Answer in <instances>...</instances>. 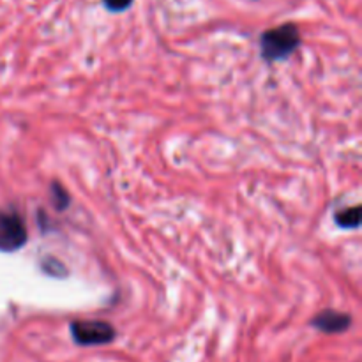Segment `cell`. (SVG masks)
Masks as SVG:
<instances>
[{"instance_id": "6da1fadb", "label": "cell", "mask_w": 362, "mask_h": 362, "mask_svg": "<svg viewBox=\"0 0 362 362\" xmlns=\"http://www.w3.org/2000/svg\"><path fill=\"white\" fill-rule=\"evenodd\" d=\"M299 45L300 34L296 23H283L276 28H269L260 37L262 57L269 62L288 59Z\"/></svg>"}, {"instance_id": "7a4b0ae2", "label": "cell", "mask_w": 362, "mask_h": 362, "mask_svg": "<svg viewBox=\"0 0 362 362\" xmlns=\"http://www.w3.org/2000/svg\"><path fill=\"white\" fill-rule=\"evenodd\" d=\"M71 336L81 346L106 345L115 339V329L108 322L76 320L71 324Z\"/></svg>"}, {"instance_id": "3957f363", "label": "cell", "mask_w": 362, "mask_h": 362, "mask_svg": "<svg viewBox=\"0 0 362 362\" xmlns=\"http://www.w3.org/2000/svg\"><path fill=\"white\" fill-rule=\"evenodd\" d=\"M27 243V228L23 219L14 211L0 212V251L13 253Z\"/></svg>"}, {"instance_id": "277c9868", "label": "cell", "mask_w": 362, "mask_h": 362, "mask_svg": "<svg viewBox=\"0 0 362 362\" xmlns=\"http://www.w3.org/2000/svg\"><path fill=\"white\" fill-rule=\"evenodd\" d=\"M350 324H352V318L349 315L334 310H327L313 318V327L320 329L322 332H327V334H338V332L346 331Z\"/></svg>"}, {"instance_id": "5b68a950", "label": "cell", "mask_w": 362, "mask_h": 362, "mask_svg": "<svg viewBox=\"0 0 362 362\" xmlns=\"http://www.w3.org/2000/svg\"><path fill=\"white\" fill-rule=\"evenodd\" d=\"M336 223L341 228H357L361 225V207L345 209L339 214H336Z\"/></svg>"}, {"instance_id": "8992f818", "label": "cell", "mask_w": 362, "mask_h": 362, "mask_svg": "<svg viewBox=\"0 0 362 362\" xmlns=\"http://www.w3.org/2000/svg\"><path fill=\"white\" fill-rule=\"evenodd\" d=\"M52 197L53 204H55V207L59 209V211H64V209L69 205V197H67L66 189H64L60 184H52Z\"/></svg>"}, {"instance_id": "52a82bcc", "label": "cell", "mask_w": 362, "mask_h": 362, "mask_svg": "<svg viewBox=\"0 0 362 362\" xmlns=\"http://www.w3.org/2000/svg\"><path fill=\"white\" fill-rule=\"evenodd\" d=\"M105 7L112 13H122V11L129 9L133 0H103Z\"/></svg>"}]
</instances>
